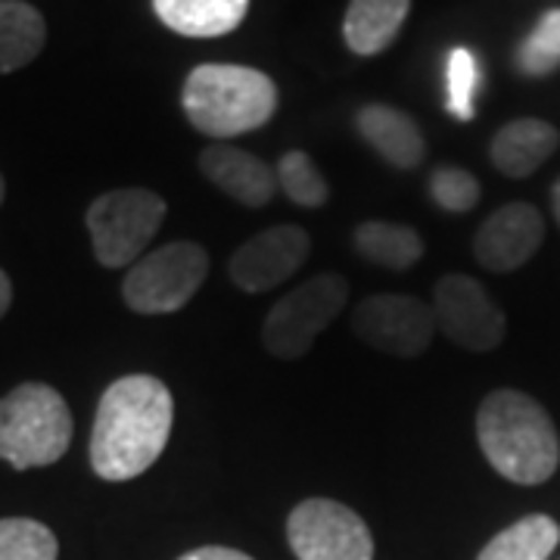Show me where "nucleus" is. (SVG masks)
<instances>
[{"label": "nucleus", "instance_id": "nucleus-16", "mask_svg": "<svg viewBox=\"0 0 560 560\" xmlns=\"http://www.w3.org/2000/svg\"><path fill=\"white\" fill-rule=\"evenodd\" d=\"M411 0H352L342 20V40L359 57H377L399 38Z\"/></svg>", "mask_w": 560, "mask_h": 560}, {"label": "nucleus", "instance_id": "nucleus-9", "mask_svg": "<svg viewBox=\"0 0 560 560\" xmlns=\"http://www.w3.org/2000/svg\"><path fill=\"white\" fill-rule=\"evenodd\" d=\"M352 330L364 346L377 352L415 359L430 349L440 327L430 302L408 293H377L355 305Z\"/></svg>", "mask_w": 560, "mask_h": 560}, {"label": "nucleus", "instance_id": "nucleus-17", "mask_svg": "<svg viewBox=\"0 0 560 560\" xmlns=\"http://www.w3.org/2000/svg\"><path fill=\"white\" fill-rule=\"evenodd\" d=\"M165 28L187 38L231 35L249 13V0H153Z\"/></svg>", "mask_w": 560, "mask_h": 560}, {"label": "nucleus", "instance_id": "nucleus-6", "mask_svg": "<svg viewBox=\"0 0 560 560\" xmlns=\"http://www.w3.org/2000/svg\"><path fill=\"white\" fill-rule=\"evenodd\" d=\"M168 206L143 187L109 190L88 209V231L103 268H131L156 237Z\"/></svg>", "mask_w": 560, "mask_h": 560}, {"label": "nucleus", "instance_id": "nucleus-24", "mask_svg": "<svg viewBox=\"0 0 560 560\" xmlns=\"http://www.w3.org/2000/svg\"><path fill=\"white\" fill-rule=\"evenodd\" d=\"M445 88H448V113L458 121H470L477 116V88H480V62L474 57V50L455 47L445 62Z\"/></svg>", "mask_w": 560, "mask_h": 560}, {"label": "nucleus", "instance_id": "nucleus-23", "mask_svg": "<svg viewBox=\"0 0 560 560\" xmlns=\"http://www.w3.org/2000/svg\"><path fill=\"white\" fill-rule=\"evenodd\" d=\"M57 536L38 521L10 517L0 521V560H57Z\"/></svg>", "mask_w": 560, "mask_h": 560}, {"label": "nucleus", "instance_id": "nucleus-18", "mask_svg": "<svg viewBox=\"0 0 560 560\" xmlns=\"http://www.w3.org/2000/svg\"><path fill=\"white\" fill-rule=\"evenodd\" d=\"M355 253L361 259L386 268V271H408L423 259V241L411 224L396 221H361L355 228Z\"/></svg>", "mask_w": 560, "mask_h": 560}, {"label": "nucleus", "instance_id": "nucleus-14", "mask_svg": "<svg viewBox=\"0 0 560 560\" xmlns=\"http://www.w3.org/2000/svg\"><path fill=\"white\" fill-rule=\"evenodd\" d=\"M560 135L551 121L514 119L501 125L489 143V160L504 178H529L555 156Z\"/></svg>", "mask_w": 560, "mask_h": 560}, {"label": "nucleus", "instance_id": "nucleus-27", "mask_svg": "<svg viewBox=\"0 0 560 560\" xmlns=\"http://www.w3.org/2000/svg\"><path fill=\"white\" fill-rule=\"evenodd\" d=\"M10 302H13V283L7 278V271H0V318L7 315Z\"/></svg>", "mask_w": 560, "mask_h": 560}, {"label": "nucleus", "instance_id": "nucleus-5", "mask_svg": "<svg viewBox=\"0 0 560 560\" xmlns=\"http://www.w3.org/2000/svg\"><path fill=\"white\" fill-rule=\"evenodd\" d=\"M209 253L200 243L175 241L140 256L121 280V300L138 315H172L200 293Z\"/></svg>", "mask_w": 560, "mask_h": 560}, {"label": "nucleus", "instance_id": "nucleus-15", "mask_svg": "<svg viewBox=\"0 0 560 560\" xmlns=\"http://www.w3.org/2000/svg\"><path fill=\"white\" fill-rule=\"evenodd\" d=\"M355 128L393 168L411 172L423 160V135H420L418 121L396 106L368 103L355 116Z\"/></svg>", "mask_w": 560, "mask_h": 560}, {"label": "nucleus", "instance_id": "nucleus-29", "mask_svg": "<svg viewBox=\"0 0 560 560\" xmlns=\"http://www.w3.org/2000/svg\"><path fill=\"white\" fill-rule=\"evenodd\" d=\"M0 202H3V175H0Z\"/></svg>", "mask_w": 560, "mask_h": 560}, {"label": "nucleus", "instance_id": "nucleus-13", "mask_svg": "<svg viewBox=\"0 0 560 560\" xmlns=\"http://www.w3.org/2000/svg\"><path fill=\"white\" fill-rule=\"evenodd\" d=\"M200 172L212 187L241 206L261 209L278 194V175L253 153L231 143H212L200 153Z\"/></svg>", "mask_w": 560, "mask_h": 560}, {"label": "nucleus", "instance_id": "nucleus-20", "mask_svg": "<svg viewBox=\"0 0 560 560\" xmlns=\"http://www.w3.org/2000/svg\"><path fill=\"white\" fill-rule=\"evenodd\" d=\"M560 541L558 521L545 514H529L511 523L489 541L477 560H548Z\"/></svg>", "mask_w": 560, "mask_h": 560}, {"label": "nucleus", "instance_id": "nucleus-19", "mask_svg": "<svg viewBox=\"0 0 560 560\" xmlns=\"http://www.w3.org/2000/svg\"><path fill=\"white\" fill-rule=\"evenodd\" d=\"M47 40L44 16L25 0H0V75L38 60Z\"/></svg>", "mask_w": 560, "mask_h": 560}, {"label": "nucleus", "instance_id": "nucleus-7", "mask_svg": "<svg viewBox=\"0 0 560 560\" xmlns=\"http://www.w3.org/2000/svg\"><path fill=\"white\" fill-rule=\"evenodd\" d=\"M346 300L349 283L334 271L305 280L265 315L261 346L280 361L308 355L315 340L327 330V324L346 308Z\"/></svg>", "mask_w": 560, "mask_h": 560}, {"label": "nucleus", "instance_id": "nucleus-22", "mask_svg": "<svg viewBox=\"0 0 560 560\" xmlns=\"http://www.w3.org/2000/svg\"><path fill=\"white\" fill-rule=\"evenodd\" d=\"M517 69L529 79H541L560 69V7L548 10L536 28L517 47Z\"/></svg>", "mask_w": 560, "mask_h": 560}, {"label": "nucleus", "instance_id": "nucleus-26", "mask_svg": "<svg viewBox=\"0 0 560 560\" xmlns=\"http://www.w3.org/2000/svg\"><path fill=\"white\" fill-rule=\"evenodd\" d=\"M178 560H253L249 555H243L237 548H221V545H209V548H197V551H187Z\"/></svg>", "mask_w": 560, "mask_h": 560}, {"label": "nucleus", "instance_id": "nucleus-25", "mask_svg": "<svg viewBox=\"0 0 560 560\" xmlns=\"http://www.w3.org/2000/svg\"><path fill=\"white\" fill-rule=\"evenodd\" d=\"M430 194L440 209L445 212H470L477 202H480V180L474 178L467 168H458V165H445V168H436L433 178H430Z\"/></svg>", "mask_w": 560, "mask_h": 560}, {"label": "nucleus", "instance_id": "nucleus-10", "mask_svg": "<svg viewBox=\"0 0 560 560\" xmlns=\"http://www.w3.org/2000/svg\"><path fill=\"white\" fill-rule=\"evenodd\" d=\"M436 327L467 352H492L504 342L508 318L477 278L445 275L433 290Z\"/></svg>", "mask_w": 560, "mask_h": 560}, {"label": "nucleus", "instance_id": "nucleus-1", "mask_svg": "<svg viewBox=\"0 0 560 560\" xmlns=\"http://www.w3.org/2000/svg\"><path fill=\"white\" fill-rule=\"evenodd\" d=\"M175 399L160 377L128 374L103 393L91 433V467L101 480L147 474L168 445Z\"/></svg>", "mask_w": 560, "mask_h": 560}, {"label": "nucleus", "instance_id": "nucleus-2", "mask_svg": "<svg viewBox=\"0 0 560 560\" xmlns=\"http://www.w3.org/2000/svg\"><path fill=\"white\" fill-rule=\"evenodd\" d=\"M477 440L489 467L517 486H539L555 477L560 440L545 405L521 389H495L477 411Z\"/></svg>", "mask_w": 560, "mask_h": 560}, {"label": "nucleus", "instance_id": "nucleus-8", "mask_svg": "<svg viewBox=\"0 0 560 560\" xmlns=\"http://www.w3.org/2000/svg\"><path fill=\"white\" fill-rule=\"evenodd\" d=\"M287 539L300 560H374V536L352 508L308 499L290 511Z\"/></svg>", "mask_w": 560, "mask_h": 560}, {"label": "nucleus", "instance_id": "nucleus-21", "mask_svg": "<svg viewBox=\"0 0 560 560\" xmlns=\"http://www.w3.org/2000/svg\"><path fill=\"white\" fill-rule=\"evenodd\" d=\"M278 187L287 194V200L296 202L302 209H318L330 200V187L327 180L315 168V162L302 150H290L283 153L278 162Z\"/></svg>", "mask_w": 560, "mask_h": 560}, {"label": "nucleus", "instance_id": "nucleus-12", "mask_svg": "<svg viewBox=\"0 0 560 560\" xmlns=\"http://www.w3.org/2000/svg\"><path fill=\"white\" fill-rule=\"evenodd\" d=\"M545 219L533 202H508L482 221L474 237V256L492 275H511L539 253Z\"/></svg>", "mask_w": 560, "mask_h": 560}, {"label": "nucleus", "instance_id": "nucleus-28", "mask_svg": "<svg viewBox=\"0 0 560 560\" xmlns=\"http://www.w3.org/2000/svg\"><path fill=\"white\" fill-rule=\"evenodd\" d=\"M551 212H555V221H558L560 228V178L555 180V187H551Z\"/></svg>", "mask_w": 560, "mask_h": 560}, {"label": "nucleus", "instance_id": "nucleus-3", "mask_svg": "<svg viewBox=\"0 0 560 560\" xmlns=\"http://www.w3.org/2000/svg\"><path fill=\"white\" fill-rule=\"evenodd\" d=\"M180 103L187 121L206 138H241L275 119L278 84L249 66L202 62L184 81Z\"/></svg>", "mask_w": 560, "mask_h": 560}, {"label": "nucleus", "instance_id": "nucleus-11", "mask_svg": "<svg viewBox=\"0 0 560 560\" xmlns=\"http://www.w3.org/2000/svg\"><path fill=\"white\" fill-rule=\"evenodd\" d=\"M312 253L308 234L296 224H275L243 243L228 261L231 280L246 293H268L300 271Z\"/></svg>", "mask_w": 560, "mask_h": 560}, {"label": "nucleus", "instance_id": "nucleus-4", "mask_svg": "<svg viewBox=\"0 0 560 560\" xmlns=\"http://www.w3.org/2000/svg\"><path fill=\"white\" fill-rule=\"evenodd\" d=\"M72 415L47 383H22L0 399V458L16 470L47 467L69 452Z\"/></svg>", "mask_w": 560, "mask_h": 560}]
</instances>
